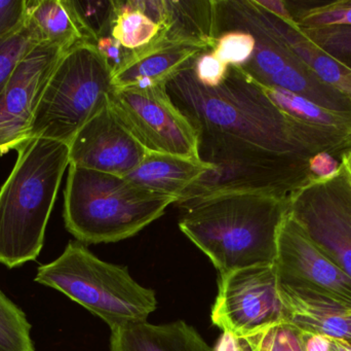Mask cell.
<instances>
[{
    "label": "cell",
    "mask_w": 351,
    "mask_h": 351,
    "mask_svg": "<svg viewBox=\"0 0 351 351\" xmlns=\"http://www.w3.org/2000/svg\"><path fill=\"white\" fill-rule=\"evenodd\" d=\"M192 65L167 84V92L197 132L200 160L247 155L308 160L315 155L302 128L241 67L229 66L220 86L206 88L196 80Z\"/></svg>",
    "instance_id": "1"
},
{
    "label": "cell",
    "mask_w": 351,
    "mask_h": 351,
    "mask_svg": "<svg viewBox=\"0 0 351 351\" xmlns=\"http://www.w3.org/2000/svg\"><path fill=\"white\" fill-rule=\"evenodd\" d=\"M24 311L0 290V351H35Z\"/></svg>",
    "instance_id": "22"
},
{
    "label": "cell",
    "mask_w": 351,
    "mask_h": 351,
    "mask_svg": "<svg viewBox=\"0 0 351 351\" xmlns=\"http://www.w3.org/2000/svg\"><path fill=\"white\" fill-rule=\"evenodd\" d=\"M300 332L303 351H332L329 337Z\"/></svg>",
    "instance_id": "35"
},
{
    "label": "cell",
    "mask_w": 351,
    "mask_h": 351,
    "mask_svg": "<svg viewBox=\"0 0 351 351\" xmlns=\"http://www.w3.org/2000/svg\"><path fill=\"white\" fill-rule=\"evenodd\" d=\"M258 16L268 30L322 82L339 91L351 100V71L315 45L297 25H289L258 5Z\"/></svg>",
    "instance_id": "17"
},
{
    "label": "cell",
    "mask_w": 351,
    "mask_h": 351,
    "mask_svg": "<svg viewBox=\"0 0 351 351\" xmlns=\"http://www.w3.org/2000/svg\"><path fill=\"white\" fill-rule=\"evenodd\" d=\"M18 160L0 190V264L16 268L35 261L66 168L69 144L32 138L18 148Z\"/></svg>",
    "instance_id": "3"
},
{
    "label": "cell",
    "mask_w": 351,
    "mask_h": 351,
    "mask_svg": "<svg viewBox=\"0 0 351 351\" xmlns=\"http://www.w3.org/2000/svg\"><path fill=\"white\" fill-rule=\"evenodd\" d=\"M341 162L342 164L344 165V167H346V170H348V174H350L351 179V150L346 152V154L342 156Z\"/></svg>",
    "instance_id": "37"
},
{
    "label": "cell",
    "mask_w": 351,
    "mask_h": 351,
    "mask_svg": "<svg viewBox=\"0 0 351 351\" xmlns=\"http://www.w3.org/2000/svg\"><path fill=\"white\" fill-rule=\"evenodd\" d=\"M330 342H331L332 351H351V344L343 340L330 338Z\"/></svg>",
    "instance_id": "36"
},
{
    "label": "cell",
    "mask_w": 351,
    "mask_h": 351,
    "mask_svg": "<svg viewBox=\"0 0 351 351\" xmlns=\"http://www.w3.org/2000/svg\"><path fill=\"white\" fill-rule=\"evenodd\" d=\"M278 284L309 291L351 307V278L329 259L287 214L278 231Z\"/></svg>",
    "instance_id": "13"
},
{
    "label": "cell",
    "mask_w": 351,
    "mask_h": 351,
    "mask_svg": "<svg viewBox=\"0 0 351 351\" xmlns=\"http://www.w3.org/2000/svg\"><path fill=\"white\" fill-rule=\"evenodd\" d=\"M96 47L108 64L112 73L119 69L131 53L111 35L100 37L97 41Z\"/></svg>",
    "instance_id": "32"
},
{
    "label": "cell",
    "mask_w": 351,
    "mask_h": 351,
    "mask_svg": "<svg viewBox=\"0 0 351 351\" xmlns=\"http://www.w3.org/2000/svg\"><path fill=\"white\" fill-rule=\"evenodd\" d=\"M214 169V165L198 159L148 152L143 161L125 177L148 191L179 200L190 185Z\"/></svg>",
    "instance_id": "18"
},
{
    "label": "cell",
    "mask_w": 351,
    "mask_h": 351,
    "mask_svg": "<svg viewBox=\"0 0 351 351\" xmlns=\"http://www.w3.org/2000/svg\"><path fill=\"white\" fill-rule=\"evenodd\" d=\"M67 230L82 243L117 242L130 238L177 203L125 177L69 165L64 193Z\"/></svg>",
    "instance_id": "4"
},
{
    "label": "cell",
    "mask_w": 351,
    "mask_h": 351,
    "mask_svg": "<svg viewBox=\"0 0 351 351\" xmlns=\"http://www.w3.org/2000/svg\"><path fill=\"white\" fill-rule=\"evenodd\" d=\"M300 29L322 51L351 71V25Z\"/></svg>",
    "instance_id": "25"
},
{
    "label": "cell",
    "mask_w": 351,
    "mask_h": 351,
    "mask_svg": "<svg viewBox=\"0 0 351 351\" xmlns=\"http://www.w3.org/2000/svg\"><path fill=\"white\" fill-rule=\"evenodd\" d=\"M27 21V0H0V37L20 30Z\"/></svg>",
    "instance_id": "30"
},
{
    "label": "cell",
    "mask_w": 351,
    "mask_h": 351,
    "mask_svg": "<svg viewBox=\"0 0 351 351\" xmlns=\"http://www.w3.org/2000/svg\"><path fill=\"white\" fill-rule=\"evenodd\" d=\"M255 2L282 22L289 25H296L288 2L282 0H255Z\"/></svg>",
    "instance_id": "34"
},
{
    "label": "cell",
    "mask_w": 351,
    "mask_h": 351,
    "mask_svg": "<svg viewBox=\"0 0 351 351\" xmlns=\"http://www.w3.org/2000/svg\"><path fill=\"white\" fill-rule=\"evenodd\" d=\"M308 171L313 179L326 181L339 174L342 163L340 159L328 152H317L309 158Z\"/></svg>",
    "instance_id": "31"
},
{
    "label": "cell",
    "mask_w": 351,
    "mask_h": 351,
    "mask_svg": "<svg viewBox=\"0 0 351 351\" xmlns=\"http://www.w3.org/2000/svg\"><path fill=\"white\" fill-rule=\"evenodd\" d=\"M65 49L41 43L16 66L0 93V156L28 140L45 87Z\"/></svg>",
    "instance_id": "12"
},
{
    "label": "cell",
    "mask_w": 351,
    "mask_h": 351,
    "mask_svg": "<svg viewBox=\"0 0 351 351\" xmlns=\"http://www.w3.org/2000/svg\"><path fill=\"white\" fill-rule=\"evenodd\" d=\"M41 43L40 34L28 20L14 34L0 37V93L18 64Z\"/></svg>",
    "instance_id": "23"
},
{
    "label": "cell",
    "mask_w": 351,
    "mask_h": 351,
    "mask_svg": "<svg viewBox=\"0 0 351 351\" xmlns=\"http://www.w3.org/2000/svg\"><path fill=\"white\" fill-rule=\"evenodd\" d=\"M110 105L149 152L200 160L197 132L167 86L114 89Z\"/></svg>",
    "instance_id": "9"
},
{
    "label": "cell",
    "mask_w": 351,
    "mask_h": 351,
    "mask_svg": "<svg viewBox=\"0 0 351 351\" xmlns=\"http://www.w3.org/2000/svg\"><path fill=\"white\" fill-rule=\"evenodd\" d=\"M74 5L84 26L98 39L110 35L113 16V1H75Z\"/></svg>",
    "instance_id": "28"
},
{
    "label": "cell",
    "mask_w": 351,
    "mask_h": 351,
    "mask_svg": "<svg viewBox=\"0 0 351 351\" xmlns=\"http://www.w3.org/2000/svg\"><path fill=\"white\" fill-rule=\"evenodd\" d=\"M232 30L247 31L255 37L253 56L241 67L250 78L309 100L321 98L325 89L322 80L268 30L252 0H214L215 36Z\"/></svg>",
    "instance_id": "7"
},
{
    "label": "cell",
    "mask_w": 351,
    "mask_h": 351,
    "mask_svg": "<svg viewBox=\"0 0 351 351\" xmlns=\"http://www.w3.org/2000/svg\"><path fill=\"white\" fill-rule=\"evenodd\" d=\"M193 72L196 80L206 88L220 86L228 73L229 66L223 63L212 51L204 52L193 61Z\"/></svg>",
    "instance_id": "29"
},
{
    "label": "cell",
    "mask_w": 351,
    "mask_h": 351,
    "mask_svg": "<svg viewBox=\"0 0 351 351\" xmlns=\"http://www.w3.org/2000/svg\"><path fill=\"white\" fill-rule=\"evenodd\" d=\"M27 20L43 43L65 51L80 43L96 45L97 39L84 26L73 0H27Z\"/></svg>",
    "instance_id": "21"
},
{
    "label": "cell",
    "mask_w": 351,
    "mask_h": 351,
    "mask_svg": "<svg viewBox=\"0 0 351 351\" xmlns=\"http://www.w3.org/2000/svg\"><path fill=\"white\" fill-rule=\"evenodd\" d=\"M113 73L93 43H80L62 56L35 113L29 139L69 144L77 132L110 103Z\"/></svg>",
    "instance_id": "6"
},
{
    "label": "cell",
    "mask_w": 351,
    "mask_h": 351,
    "mask_svg": "<svg viewBox=\"0 0 351 351\" xmlns=\"http://www.w3.org/2000/svg\"><path fill=\"white\" fill-rule=\"evenodd\" d=\"M285 321L305 333L351 344V307L309 291L278 284Z\"/></svg>",
    "instance_id": "16"
},
{
    "label": "cell",
    "mask_w": 351,
    "mask_h": 351,
    "mask_svg": "<svg viewBox=\"0 0 351 351\" xmlns=\"http://www.w3.org/2000/svg\"><path fill=\"white\" fill-rule=\"evenodd\" d=\"M111 351H214L185 321L152 325L148 321L111 331Z\"/></svg>",
    "instance_id": "19"
},
{
    "label": "cell",
    "mask_w": 351,
    "mask_h": 351,
    "mask_svg": "<svg viewBox=\"0 0 351 351\" xmlns=\"http://www.w3.org/2000/svg\"><path fill=\"white\" fill-rule=\"evenodd\" d=\"M167 23L166 0H119L113 1L110 35L128 51H138L160 39Z\"/></svg>",
    "instance_id": "20"
},
{
    "label": "cell",
    "mask_w": 351,
    "mask_h": 351,
    "mask_svg": "<svg viewBox=\"0 0 351 351\" xmlns=\"http://www.w3.org/2000/svg\"><path fill=\"white\" fill-rule=\"evenodd\" d=\"M70 165L127 177L149 150L110 103L77 132L69 144Z\"/></svg>",
    "instance_id": "14"
},
{
    "label": "cell",
    "mask_w": 351,
    "mask_h": 351,
    "mask_svg": "<svg viewBox=\"0 0 351 351\" xmlns=\"http://www.w3.org/2000/svg\"><path fill=\"white\" fill-rule=\"evenodd\" d=\"M206 52L187 43L156 41L131 52L125 63L113 73L114 89L167 86L196 57Z\"/></svg>",
    "instance_id": "15"
},
{
    "label": "cell",
    "mask_w": 351,
    "mask_h": 351,
    "mask_svg": "<svg viewBox=\"0 0 351 351\" xmlns=\"http://www.w3.org/2000/svg\"><path fill=\"white\" fill-rule=\"evenodd\" d=\"M289 6L299 28L351 25V1L342 0L297 8L289 2Z\"/></svg>",
    "instance_id": "24"
},
{
    "label": "cell",
    "mask_w": 351,
    "mask_h": 351,
    "mask_svg": "<svg viewBox=\"0 0 351 351\" xmlns=\"http://www.w3.org/2000/svg\"><path fill=\"white\" fill-rule=\"evenodd\" d=\"M309 160V159H308ZM308 160L295 157H247L214 163L178 200L177 205L228 192H261L290 196L313 177Z\"/></svg>",
    "instance_id": "11"
},
{
    "label": "cell",
    "mask_w": 351,
    "mask_h": 351,
    "mask_svg": "<svg viewBox=\"0 0 351 351\" xmlns=\"http://www.w3.org/2000/svg\"><path fill=\"white\" fill-rule=\"evenodd\" d=\"M288 214L351 278V179L344 165L333 179H313L291 194Z\"/></svg>",
    "instance_id": "8"
},
{
    "label": "cell",
    "mask_w": 351,
    "mask_h": 351,
    "mask_svg": "<svg viewBox=\"0 0 351 351\" xmlns=\"http://www.w3.org/2000/svg\"><path fill=\"white\" fill-rule=\"evenodd\" d=\"M35 282L49 286L97 315L112 330L147 321L156 294L121 266L107 263L80 241H70L55 261L37 269Z\"/></svg>",
    "instance_id": "5"
},
{
    "label": "cell",
    "mask_w": 351,
    "mask_h": 351,
    "mask_svg": "<svg viewBox=\"0 0 351 351\" xmlns=\"http://www.w3.org/2000/svg\"><path fill=\"white\" fill-rule=\"evenodd\" d=\"M214 351H254L249 336H237L223 332Z\"/></svg>",
    "instance_id": "33"
},
{
    "label": "cell",
    "mask_w": 351,
    "mask_h": 351,
    "mask_svg": "<svg viewBox=\"0 0 351 351\" xmlns=\"http://www.w3.org/2000/svg\"><path fill=\"white\" fill-rule=\"evenodd\" d=\"M254 351H303L300 332L287 321L249 336Z\"/></svg>",
    "instance_id": "27"
},
{
    "label": "cell",
    "mask_w": 351,
    "mask_h": 351,
    "mask_svg": "<svg viewBox=\"0 0 351 351\" xmlns=\"http://www.w3.org/2000/svg\"><path fill=\"white\" fill-rule=\"evenodd\" d=\"M255 47V37L251 33L232 30L217 37L212 52L227 66L241 67L251 60Z\"/></svg>",
    "instance_id": "26"
},
{
    "label": "cell",
    "mask_w": 351,
    "mask_h": 351,
    "mask_svg": "<svg viewBox=\"0 0 351 351\" xmlns=\"http://www.w3.org/2000/svg\"><path fill=\"white\" fill-rule=\"evenodd\" d=\"M291 196V195H290ZM290 196L228 192L192 200L182 208V232L222 274L274 264L278 231Z\"/></svg>",
    "instance_id": "2"
},
{
    "label": "cell",
    "mask_w": 351,
    "mask_h": 351,
    "mask_svg": "<svg viewBox=\"0 0 351 351\" xmlns=\"http://www.w3.org/2000/svg\"><path fill=\"white\" fill-rule=\"evenodd\" d=\"M212 321L227 333L251 336L285 321L276 266H255L220 275Z\"/></svg>",
    "instance_id": "10"
}]
</instances>
